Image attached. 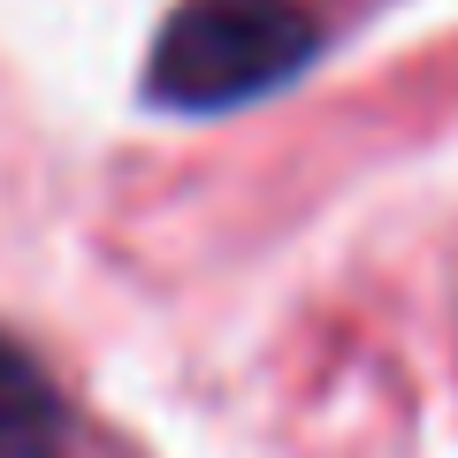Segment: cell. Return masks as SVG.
I'll list each match as a JSON object with an SVG mask.
<instances>
[{"label":"cell","instance_id":"6da1fadb","mask_svg":"<svg viewBox=\"0 0 458 458\" xmlns=\"http://www.w3.org/2000/svg\"><path fill=\"white\" fill-rule=\"evenodd\" d=\"M321 16L306 0H176L146 54V99L168 114H229L306 77Z\"/></svg>","mask_w":458,"mask_h":458},{"label":"cell","instance_id":"7a4b0ae2","mask_svg":"<svg viewBox=\"0 0 458 458\" xmlns=\"http://www.w3.org/2000/svg\"><path fill=\"white\" fill-rule=\"evenodd\" d=\"M69 405L16 336H0V458H62Z\"/></svg>","mask_w":458,"mask_h":458}]
</instances>
